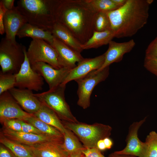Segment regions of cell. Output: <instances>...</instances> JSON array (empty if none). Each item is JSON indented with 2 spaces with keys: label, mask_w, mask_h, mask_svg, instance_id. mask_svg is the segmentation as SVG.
Listing matches in <instances>:
<instances>
[{
  "label": "cell",
  "mask_w": 157,
  "mask_h": 157,
  "mask_svg": "<svg viewBox=\"0 0 157 157\" xmlns=\"http://www.w3.org/2000/svg\"><path fill=\"white\" fill-rule=\"evenodd\" d=\"M62 122L65 128L75 134L86 149L97 147L98 142L109 137L112 130L109 125L100 123L88 124L79 122Z\"/></svg>",
  "instance_id": "277c9868"
},
{
  "label": "cell",
  "mask_w": 157,
  "mask_h": 157,
  "mask_svg": "<svg viewBox=\"0 0 157 157\" xmlns=\"http://www.w3.org/2000/svg\"><path fill=\"white\" fill-rule=\"evenodd\" d=\"M3 123L5 127L16 131H22V125L18 119H7L3 121Z\"/></svg>",
  "instance_id": "1f68e13d"
},
{
  "label": "cell",
  "mask_w": 157,
  "mask_h": 157,
  "mask_svg": "<svg viewBox=\"0 0 157 157\" xmlns=\"http://www.w3.org/2000/svg\"><path fill=\"white\" fill-rule=\"evenodd\" d=\"M15 74L0 72V95L16 87Z\"/></svg>",
  "instance_id": "f1b7e54d"
},
{
  "label": "cell",
  "mask_w": 157,
  "mask_h": 157,
  "mask_svg": "<svg viewBox=\"0 0 157 157\" xmlns=\"http://www.w3.org/2000/svg\"><path fill=\"white\" fill-rule=\"evenodd\" d=\"M51 32L53 36L74 50L80 53L83 50L82 44L66 27L56 22Z\"/></svg>",
  "instance_id": "ffe728a7"
},
{
  "label": "cell",
  "mask_w": 157,
  "mask_h": 157,
  "mask_svg": "<svg viewBox=\"0 0 157 157\" xmlns=\"http://www.w3.org/2000/svg\"><path fill=\"white\" fill-rule=\"evenodd\" d=\"M94 31L102 32L111 30L110 24L107 13H97L94 20Z\"/></svg>",
  "instance_id": "f546056e"
},
{
  "label": "cell",
  "mask_w": 157,
  "mask_h": 157,
  "mask_svg": "<svg viewBox=\"0 0 157 157\" xmlns=\"http://www.w3.org/2000/svg\"><path fill=\"white\" fill-rule=\"evenodd\" d=\"M84 157H86L85 156Z\"/></svg>",
  "instance_id": "f6af8a7d"
},
{
  "label": "cell",
  "mask_w": 157,
  "mask_h": 157,
  "mask_svg": "<svg viewBox=\"0 0 157 157\" xmlns=\"http://www.w3.org/2000/svg\"><path fill=\"white\" fill-rule=\"evenodd\" d=\"M82 153L86 157H105L97 147L86 149Z\"/></svg>",
  "instance_id": "e575fe53"
},
{
  "label": "cell",
  "mask_w": 157,
  "mask_h": 157,
  "mask_svg": "<svg viewBox=\"0 0 157 157\" xmlns=\"http://www.w3.org/2000/svg\"><path fill=\"white\" fill-rule=\"evenodd\" d=\"M157 57V36L149 44L145 51V57Z\"/></svg>",
  "instance_id": "836d02e7"
},
{
  "label": "cell",
  "mask_w": 157,
  "mask_h": 157,
  "mask_svg": "<svg viewBox=\"0 0 157 157\" xmlns=\"http://www.w3.org/2000/svg\"><path fill=\"white\" fill-rule=\"evenodd\" d=\"M113 1L118 5L121 6L126 3L127 0H113Z\"/></svg>",
  "instance_id": "b9f144b4"
},
{
  "label": "cell",
  "mask_w": 157,
  "mask_h": 157,
  "mask_svg": "<svg viewBox=\"0 0 157 157\" xmlns=\"http://www.w3.org/2000/svg\"><path fill=\"white\" fill-rule=\"evenodd\" d=\"M27 23L26 19L16 6L12 10H7L3 19L5 37L11 41L16 42V36L18 31Z\"/></svg>",
  "instance_id": "d6986e66"
},
{
  "label": "cell",
  "mask_w": 157,
  "mask_h": 157,
  "mask_svg": "<svg viewBox=\"0 0 157 157\" xmlns=\"http://www.w3.org/2000/svg\"><path fill=\"white\" fill-rule=\"evenodd\" d=\"M64 137L33 145H25L36 157H69L63 147Z\"/></svg>",
  "instance_id": "9a60e30c"
},
{
  "label": "cell",
  "mask_w": 157,
  "mask_h": 157,
  "mask_svg": "<svg viewBox=\"0 0 157 157\" xmlns=\"http://www.w3.org/2000/svg\"><path fill=\"white\" fill-rule=\"evenodd\" d=\"M26 47L5 37L0 42V65L3 73H17L25 58Z\"/></svg>",
  "instance_id": "5b68a950"
},
{
  "label": "cell",
  "mask_w": 157,
  "mask_h": 157,
  "mask_svg": "<svg viewBox=\"0 0 157 157\" xmlns=\"http://www.w3.org/2000/svg\"><path fill=\"white\" fill-rule=\"evenodd\" d=\"M0 157H16L12 153L4 147L0 146Z\"/></svg>",
  "instance_id": "8d00e7d4"
},
{
  "label": "cell",
  "mask_w": 157,
  "mask_h": 157,
  "mask_svg": "<svg viewBox=\"0 0 157 157\" xmlns=\"http://www.w3.org/2000/svg\"><path fill=\"white\" fill-rule=\"evenodd\" d=\"M105 53L92 58H84L78 63L76 66L70 70L61 84L83 77L90 72L99 69L104 62Z\"/></svg>",
  "instance_id": "4fadbf2b"
},
{
  "label": "cell",
  "mask_w": 157,
  "mask_h": 157,
  "mask_svg": "<svg viewBox=\"0 0 157 157\" xmlns=\"http://www.w3.org/2000/svg\"><path fill=\"white\" fill-rule=\"evenodd\" d=\"M18 119L22 125L21 131L38 135H45L31 124L22 120Z\"/></svg>",
  "instance_id": "d6a6232c"
},
{
  "label": "cell",
  "mask_w": 157,
  "mask_h": 157,
  "mask_svg": "<svg viewBox=\"0 0 157 157\" xmlns=\"http://www.w3.org/2000/svg\"><path fill=\"white\" fill-rule=\"evenodd\" d=\"M149 5L146 0H127L123 6L107 14L115 38L131 37L147 23Z\"/></svg>",
  "instance_id": "7a4b0ae2"
},
{
  "label": "cell",
  "mask_w": 157,
  "mask_h": 157,
  "mask_svg": "<svg viewBox=\"0 0 157 157\" xmlns=\"http://www.w3.org/2000/svg\"><path fill=\"white\" fill-rule=\"evenodd\" d=\"M2 134L7 138L25 145H33L56 140L61 137L16 131L5 127Z\"/></svg>",
  "instance_id": "e0dca14e"
},
{
  "label": "cell",
  "mask_w": 157,
  "mask_h": 157,
  "mask_svg": "<svg viewBox=\"0 0 157 157\" xmlns=\"http://www.w3.org/2000/svg\"><path fill=\"white\" fill-rule=\"evenodd\" d=\"M135 45L133 39L123 42H117L112 40L108 44L107 51L105 53L104 62L102 66L97 72L100 71L109 67L114 63L121 61L124 55L130 52Z\"/></svg>",
  "instance_id": "5bb4252c"
},
{
  "label": "cell",
  "mask_w": 157,
  "mask_h": 157,
  "mask_svg": "<svg viewBox=\"0 0 157 157\" xmlns=\"http://www.w3.org/2000/svg\"><path fill=\"white\" fill-rule=\"evenodd\" d=\"M106 149H110L112 147L113 143L109 137L103 139Z\"/></svg>",
  "instance_id": "f35d334b"
},
{
  "label": "cell",
  "mask_w": 157,
  "mask_h": 157,
  "mask_svg": "<svg viewBox=\"0 0 157 157\" xmlns=\"http://www.w3.org/2000/svg\"><path fill=\"white\" fill-rule=\"evenodd\" d=\"M144 157H157V133L152 131L147 136Z\"/></svg>",
  "instance_id": "83f0119b"
},
{
  "label": "cell",
  "mask_w": 157,
  "mask_h": 157,
  "mask_svg": "<svg viewBox=\"0 0 157 157\" xmlns=\"http://www.w3.org/2000/svg\"><path fill=\"white\" fill-rule=\"evenodd\" d=\"M26 54L31 65L42 62L47 63L56 69L63 68L56 49L43 40L32 39L26 50Z\"/></svg>",
  "instance_id": "52a82bcc"
},
{
  "label": "cell",
  "mask_w": 157,
  "mask_h": 157,
  "mask_svg": "<svg viewBox=\"0 0 157 157\" xmlns=\"http://www.w3.org/2000/svg\"><path fill=\"white\" fill-rule=\"evenodd\" d=\"M97 13H107L118 8L120 6L113 0H87Z\"/></svg>",
  "instance_id": "4316f807"
},
{
  "label": "cell",
  "mask_w": 157,
  "mask_h": 157,
  "mask_svg": "<svg viewBox=\"0 0 157 157\" xmlns=\"http://www.w3.org/2000/svg\"><path fill=\"white\" fill-rule=\"evenodd\" d=\"M0 142L8 149L16 157H36L26 145L10 140L2 134L0 137Z\"/></svg>",
  "instance_id": "d4e9b609"
},
{
  "label": "cell",
  "mask_w": 157,
  "mask_h": 157,
  "mask_svg": "<svg viewBox=\"0 0 157 157\" xmlns=\"http://www.w3.org/2000/svg\"><path fill=\"white\" fill-rule=\"evenodd\" d=\"M1 1H0V34L2 35L5 32L3 24V19L5 14L7 11Z\"/></svg>",
  "instance_id": "d590c367"
},
{
  "label": "cell",
  "mask_w": 157,
  "mask_h": 157,
  "mask_svg": "<svg viewBox=\"0 0 157 157\" xmlns=\"http://www.w3.org/2000/svg\"><path fill=\"white\" fill-rule=\"evenodd\" d=\"M84 155L82 153L73 156H69V157H84Z\"/></svg>",
  "instance_id": "7bdbcfd3"
},
{
  "label": "cell",
  "mask_w": 157,
  "mask_h": 157,
  "mask_svg": "<svg viewBox=\"0 0 157 157\" xmlns=\"http://www.w3.org/2000/svg\"><path fill=\"white\" fill-rule=\"evenodd\" d=\"M19 38L30 37L43 40L53 46L54 37L51 32L44 30L27 23L19 29L17 34Z\"/></svg>",
  "instance_id": "44dd1931"
},
{
  "label": "cell",
  "mask_w": 157,
  "mask_h": 157,
  "mask_svg": "<svg viewBox=\"0 0 157 157\" xmlns=\"http://www.w3.org/2000/svg\"><path fill=\"white\" fill-rule=\"evenodd\" d=\"M109 74V67H107L99 72L94 70L85 76L75 80L78 85L77 104L84 109L90 106V96L94 87L104 81Z\"/></svg>",
  "instance_id": "ba28073f"
},
{
  "label": "cell",
  "mask_w": 157,
  "mask_h": 157,
  "mask_svg": "<svg viewBox=\"0 0 157 157\" xmlns=\"http://www.w3.org/2000/svg\"><path fill=\"white\" fill-rule=\"evenodd\" d=\"M66 86V85L61 84L53 89L34 95L42 103L54 111L60 119L68 122H78L65 101Z\"/></svg>",
  "instance_id": "8992f818"
},
{
  "label": "cell",
  "mask_w": 157,
  "mask_h": 157,
  "mask_svg": "<svg viewBox=\"0 0 157 157\" xmlns=\"http://www.w3.org/2000/svg\"><path fill=\"white\" fill-rule=\"evenodd\" d=\"M53 12L56 22L66 27L82 44L93 35L97 12L87 0H53Z\"/></svg>",
  "instance_id": "6da1fadb"
},
{
  "label": "cell",
  "mask_w": 157,
  "mask_h": 157,
  "mask_svg": "<svg viewBox=\"0 0 157 157\" xmlns=\"http://www.w3.org/2000/svg\"><path fill=\"white\" fill-rule=\"evenodd\" d=\"M31 66L45 81L49 85V90L53 89L61 84L70 70L65 67L56 69L42 62L36 63Z\"/></svg>",
  "instance_id": "7c38bea8"
},
{
  "label": "cell",
  "mask_w": 157,
  "mask_h": 157,
  "mask_svg": "<svg viewBox=\"0 0 157 157\" xmlns=\"http://www.w3.org/2000/svg\"><path fill=\"white\" fill-rule=\"evenodd\" d=\"M33 114L42 121L57 129L64 135L66 128L54 112L47 106L42 103L39 110Z\"/></svg>",
  "instance_id": "7402d4cb"
},
{
  "label": "cell",
  "mask_w": 157,
  "mask_h": 157,
  "mask_svg": "<svg viewBox=\"0 0 157 157\" xmlns=\"http://www.w3.org/2000/svg\"><path fill=\"white\" fill-rule=\"evenodd\" d=\"M144 66L147 70L157 76V57H145Z\"/></svg>",
  "instance_id": "4dcf8cb0"
},
{
  "label": "cell",
  "mask_w": 157,
  "mask_h": 157,
  "mask_svg": "<svg viewBox=\"0 0 157 157\" xmlns=\"http://www.w3.org/2000/svg\"><path fill=\"white\" fill-rule=\"evenodd\" d=\"M115 36L111 30L102 32L94 31L91 37L84 44H82L83 50L97 48L102 46L108 44Z\"/></svg>",
  "instance_id": "cb8c5ba5"
},
{
  "label": "cell",
  "mask_w": 157,
  "mask_h": 157,
  "mask_svg": "<svg viewBox=\"0 0 157 157\" xmlns=\"http://www.w3.org/2000/svg\"><path fill=\"white\" fill-rule=\"evenodd\" d=\"M147 3L150 5L153 2V0H146Z\"/></svg>",
  "instance_id": "ee69618b"
},
{
  "label": "cell",
  "mask_w": 157,
  "mask_h": 157,
  "mask_svg": "<svg viewBox=\"0 0 157 157\" xmlns=\"http://www.w3.org/2000/svg\"><path fill=\"white\" fill-rule=\"evenodd\" d=\"M97 147L100 151H103L106 149L103 139L100 140L98 142Z\"/></svg>",
  "instance_id": "ab89813d"
},
{
  "label": "cell",
  "mask_w": 157,
  "mask_h": 157,
  "mask_svg": "<svg viewBox=\"0 0 157 157\" xmlns=\"http://www.w3.org/2000/svg\"><path fill=\"white\" fill-rule=\"evenodd\" d=\"M33 115L24 110L8 91L0 95V119L1 123L9 119L24 121Z\"/></svg>",
  "instance_id": "30bf717a"
},
{
  "label": "cell",
  "mask_w": 157,
  "mask_h": 157,
  "mask_svg": "<svg viewBox=\"0 0 157 157\" xmlns=\"http://www.w3.org/2000/svg\"><path fill=\"white\" fill-rule=\"evenodd\" d=\"M26 50L24 61L19 71L15 74L16 87L36 91H41L44 85V79L32 67L26 56Z\"/></svg>",
  "instance_id": "9c48e42d"
},
{
  "label": "cell",
  "mask_w": 157,
  "mask_h": 157,
  "mask_svg": "<svg viewBox=\"0 0 157 157\" xmlns=\"http://www.w3.org/2000/svg\"><path fill=\"white\" fill-rule=\"evenodd\" d=\"M146 117L134 122L130 126L126 138V145L122 150L114 152L117 154L130 155L138 157H144L146 146L144 142L141 141L138 136L139 129L145 121Z\"/></svg>",
  "instance_id": "8fae6325"
},
{
  "label": "cell",
  "mask_w": 157,
  "mask_h": 157,
  "mask_svg": "<svg viewBox=\"0 0 157 157\" xmlns=\"http://www.w3.org/2000/svg\"><path fill=\"white\" fill-rule=\"evenodd\" d=\"M63 136V147L69 156L81 154L86 149L75 134L66 128Z\"/></svg>",
  "instance_id": "603a6c76"
},
{
  "label": "cell",
  "mask_w": 157,
  "mask_h": 157,
  "mask_svg": "<svg viewBox=\"0 0 157 157\" xmlns=\"http://www.w3.org/2000/svg\"><path fill=\"white\" fill-rule=\"evenodd\" d=\"M8 91L20 107L28 113L34 114L41 106L42 102L32 90L14 87Z\"/></svg>",
  "instance_id": "2e32d148"
},
{
  "label": "cell",
  "mask_w": 157,
  "mask_h": 157,
  "mask_svg": "<svg viewBox=\"0 0 157 157\" xmlns=\"http://www.w3.org/2000/svg\"><path fill=\"white\" fill-rule=\"evenodd\" d=\"M3 4L7 10H11L14 8V0H1Z\"/></svg>",
  "instance_id": "74e56055"
},
{
  "label": "cell",
  "mask_w": 157,
  "mask_h": 157,
  "mask_svg": "<svg viewBox=\"0 0 157 157\" xmlns=\"http://www.w3.org/2000/svg\"><path fill=\"white\" fill-rule=\"evenodd\" d=\"M134 156L125 154H119L115 153L114 152L110 154L108 157H135Z\"/></svg>",
  "instance_id": "60d3db41"
},
{
  "label": "cell",
  "mask_w": 157,
  "mask_h": 157,
  "mask_svg": "<svg viewBox=\"0 0 157 157\" xmlns=\"http://www.w3.org/2000/svg\"><path fill=\"white\" fill-rule=\"evenodd\" d=\"M24 121L31 124L45 135L64 137L63 134L57 129L42 121L34 115L26 119Z\"/></svg>",
  "instance_id": "484cf974"
},
{
  "label": "cell",
  "mask_w": 157,
  "mask_h": 157,
  "mask_svg": "<svg viewBox=\"0 0 157 157\" xmlns=\"http://www.w3.org/2000/svg\"><path fill=\"white\" fill-rule=\"evenodd\" d=\"M53 47L58 53L60 63L62 67L71 70L76 66V63H78L84 59L80 53L74 50L54 37Z\"/></svg>",
  "instance_id": "ac0fdd59"
},
{
  "label": "cell",
  "mask_w": 157,
  "mask_h": 157,
  "mask_svg": "<svg viewBox=\"0 0 157 157\" xmlns=\"http://www.w3.org/2000/svg\"><path fill=\"white\" fill-rule=\"evenodd\" d=\"M53 0H20L16 6L27 23L51 31L56 22L53 12Z\"/></svg>",
  "instance_id": "3957f363"
}]
</instances>
